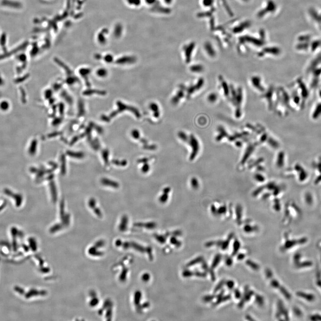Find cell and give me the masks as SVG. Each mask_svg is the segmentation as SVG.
I'll list each match as a JSON object with an SVG mask.
<instances>
[{
  "mask_svg": "<svg viewBox=\"0 0 321 321\" xmlns=\"http://www.w3.org/2000/svg\"><path fill=\"white\" fill-rule=\"evenodd\" d=\"M93 210H94V212H95V214H96L98 216L100 217H102V212H101V211H100V209L99 208H95L93 209Z\"/></svg>",
  "mask_w": 321,
  "mask_h": 321,
  "instance_id": "28",
  "label": "cell"
},
{
  "mask_svg": "<svg viewBox=\"0 0 321 321\" xmlns=\"http://www.w3.org/2000/svg\"><path fill=\"white\" fill-rule=\"evenodd\" d=\"M149 170H150V166L149 165L148 163L147 162L144 163L142 168H141L142 172H143V173H148L149 171Z\"/></svg>",
  "mask_w": 321,
  "mask_h": 321,
  "instance_id": "26",
  "label": "cell"
},
{
  "mask_svg": "<svg viewBox=\"0 0 321 321\" xmlns=\"http://www.w3.org/2000/svg\"><path fill=\"white\" fill-rule=\"evenodd\" d=\"M117 105L118 106V110L115 111L113 113V114L112 115V116H115L118 113L123 112L125 110H128V111L133 113L137 118L139 119L141 117V114L140 113V111H139L138 109L135 107L128 105L124 104V103L120 102V101L118 102Z\"/></svg>",
  "mask_w": 321,
  "mask_h": 321,
  "instance_id": "2",
  "label": "cell"
},
{
  "mask_svg": "<svg viewBox=\"0 0 321 321\" xmlns=\"http://www.w3.org/2000/svg\"><path fill=\"white\" fill-rule=\"evenodd\" d=\"M275 90L273 88H269L268 91L262 95V97L268 103V108L272 109L273 108L274 102H275Z\"/></svg>",
  "mask_w": 321,
  "mask_h": 321,
  "instance_id": "6",
  "label": "cell"
},
{
  "mask_svg": "<svg viewBox=\"0 0 321 321\" xmlns=\"http://www.w3.org/2000/svg\"><path fill=\"white\" fill-rule=\"evenodd\" d=\"M135 226L139 227L143 226L146 227V228H149V229H153V228L155 227L156 224L154 223V222H149V223H146V224L138 223V224H135Z\"/></svg>",
  "mask_w": 321,
  "mask_h": 321,
  "instance_id": "19",
  "label": "cell"
},
{
  "mask_svg": "<svg viewBox=\"0 0 321 321\" xmlns=\"http://www.w3.org/2000/svg\"><path fill=\"white\" fill-rule=\"evenodd\" d=\"M66 154L69 156L71 157L72 158H76V159H82L84 157V154L82 152H75V151H66Z\"/></svg>",
  "mask_w": 321,
  "mask_h": 321,
  "instance_id": "12",
  "label": "cell"
},
{
  "mask_svg": "<svg viewBox=\"0 0 321 321\" xmlns=\"http://www.w3.org/2000/svg\"><path fill=\"white\" fill-rule=\"evenodd\" d=\"M219 91L224 97L228 99L230 92V86H229L226 81L222 77L219 78Z\"/></svg>",
  "mask_w": 321,
  "mask_h": 321,
  "instance_id": "5",
  "label": "cell"
},
{
  "mask_svg": "<svg viewBox=\"0 0 321 321\" xmlns=\"http://www.w3.org/2000/svg\"><path fill=\"white\" fill-rule=\"evenodd\" d=\"M169 194L167 192H162V194L159 198V201L162 203H165L168 200Z\"/></svg>",
  "mask_w": 321,
  "mask_h": 321,
  "instance_id": "21",
  "label": "cell"
},
{
  "mask_svg": "<svg viewBox=\"0 0 321 321\" xmlns=\"http://www.w3.org/2000/svg\"><path fill=\"white\" fill-rule=\"evenodd\" d=\"M190 69L191 72H194V73H200L203 72L204 68L202 65L196 64L191 66Z\"/></svg>",
  "mask_w": 321,
  "mask_h": 321,
  "instance_id": "14",
  "label": "cell"
},
{
  "mask_svg": "<svg viewBox=\"0 0 321 321\" xmlns=\"http://www.w3.org/2000/svg\"><path fill=\"white\" fill-rule=\"evenodd\" d=\"M149 159L148 158L144 157V158H141V159H139V160H138V162L139 163H143V164H144V163L148 162L149 161Z\"/></svg>",
  "mask_w": 321,
  "mask_h": 321,
  "instance_id": "29",
  "label": "cell"
},
{
  "mask_svg": "<svg viewBox=\"0 0 321 321\" xmlns=\"http://www.w3.org/2000/svg\"><path fill=\"white\" fill-rule=\"evenodd\" d=\"M142 278H143V280H144L147 281L149 279V276L148 274H144Z\"/></svg>",
  "mask_w": 321,
  "mask_h": 321,
  "instance_id": "30",
  "label": "cell"
},
{
  "mask_svg": "<svg viewBox=\"0 0 321 321\" xmlns=\"http://www.w3.org/2000/svg\"><path fill=\"white\" fill-rule=\"evenodd\" d=\"M109 151L107 149H104L102 152V156L105 165H107L109 162Z\"/></svg>",
  "mask_w": 321,
  "mask_h": 321,
  "instance_id": "18",
  "label": "cell"
},
{
  "mask_svg": "<svg viewBox=\"0 0 321 321\" xmlns=\"http://www.w3.org/2000/svg\"><path fill=\"white\" fill-rule=\"evenodd\" d=\"M177 136L182 141L187 142L188 141V136L183 131H180V132H178V133H177Z\"/></svg>",
  "mask_w": 321,
  "mask_h": 321,
  "instance_id": "20",
  "label": "cell"
},
{
  "mask_svg": "<svg viewBox=\"0 0 321 321\" xmlns=\"http://www.w3.org/2000/svg\"><path fill=\"white\" fill-rule=\"evenodd\" d=\"M204 84V80L202 78H200L195 84L190 86L189 87H187L186 91L187 92V97L189 98L192 94L200 90L203 86Z\"/></svg>",
  "mask_w": 321,
  "mask_h": 321,
  "instance_id": "4",
  "label": "cell"
},
{
  "mask_svg": "<svg viewBox=\"0 0 321 321\" xmlns=\"http://www.w3.org/2000/svg\"><path fill=\"white\" fill-rule=\"evenodd\" d=\"M128 222V217L126 215H124L122 217V219H121V223L120 224V229L121 230L123 231L125 230L126 229L127 226Z\"/></svg>",
  "mask_w": 321,
  "mask_h": 321,
  "instance_id": "15",
  "label": "cell"
},
{
  "mask_svg": "<svg viewBox=\"0 0 321 321\" xmlns=\"http://www.w3.org/2000/svg\"><path fill=\"white\" fill-rule=\"evenodd\" d=\"M50 188L52 200L53 202H56L57 199V193L56 187L54 182H50Z\"/></svg>",
  "mask_w": 321,
  "mask_h": 321,
  "instance_id": "11",
  "label": "cell"
},
{
  "mask_svg": "<svg viewBox=\"0 0 321 321\" xmlns=\"http://www.w3.org/2000/svg\"><path fill=\"white\" fill-rule=\"evenodd\" d=\"M136 59L133 57H126L119 59L117 63L119 64L133 63L135 62Z\"/></svg>",
  "mask_w": 321,
  "mask_h": 321,
  "instance_id": "13",
  "label": "cell"
},
{
  "mask_svg": "<svg viewBox=\"0 0 321 321\" xmlns=\"http://www.w3.org/2000/svg\"><path fill=\"white\" fill-rule=\"evenodd\" d=\"M131 136L136 140H139L140 138V133L137 129H134L131 131Z\"/></svg>",
  "mask_w": 321,
  "mask_h": 321,
  "instance_id": "22",
  "label": "cell"
},
{
  "mask_svg": "<svg viewBox=\"0 0 321 321\" xmlns=\"http://www.w3.org/2000/svg\"><path fill=\"white\" fill-rule=\"evenodd\" d=\"M149 108L153 112V115L155 118H157L160 117V110L157 104L154 102H152L149 104Z\"/></svg>",
  "mask_w": 321,
  "mask_h": 321,
  "instance_id": "10",
  "label": "cell"
},
{
  "mask_svg": "<svg viewBox=\"0 0 321 321\" xmlns=\"http://www.w3.org/2000/svg\"><path fill=\"white\" fill-rule=\"evenodd\" d=\"M251 84L256 90L261 92L265 91V87L262 84V80L261 78L258 76H253L251 78Z\"/></svg>",
  "mask_w": 321,
  "mask_h": 321,
  "instance_id": "7",
  "label": "cell"
},
{
  "mask_svg": "<svg viewBox=\"0 0 321 321\" xmlns=\"http://www.w3.org/2000/svg\"><path fill=\"white\" fill-rule=\"evenodd\" d=\"M243 92L241 87L235 88L234 87L230 86V92L228 99H230L232 103L236 106L237 108L236 109V114L237 116H240L241 112L240 107L243 102Z\"/></svg>",
  "mask_w": 321,
  "mask_h": 321,
  "instance_id": "1",
  "label": "cell"
},
{
  "mask_svg": "<svg viewBox=\"0 0 321 321\" xmlns=\"http://www.w3.org/2000/svg\"><path fill=\"white\" fill-rule=\"evenodd\" d=\"M88 206L91 208L94 209V208H96V201L95 199L94 198H91L89 199L88 201Z\"/></svg>",
  "mask_w": 321,
  "mask_h": 321,
  "instance_id": "25",
  "label": "cell"
},
{
  "mask_svg": "<svg viewBox=\"0 0 321 321\" xmlns=\"http://www.w3.org/2000/svg\"><path fill=\"white\" fill-rule=\"evenodd\" d=\"M191 187L194 189H197L198 187V183L197 179L195 177H193L190 181Z\"/></svg>",
  "mask_w": 321,
  "mask_h": 321,
  "instance_id": "24",
  "label": "cell"
},
{
  "mask_svg": "<svg viewBox=\"0 0 321 321\" xmlns=\"http://www.w3.org/2000/svg\"><path fill=\"white\" fill-rule=\"evenodd\" d=\"M112 163L117 166H122V167L126 166L127 164V162L126 160H122L120 161L119 160H114L112 161Z\"/></svg>",
  "mask_w": 321,
  "mask_h": 321,
  "instance_id": "23",
  "label": "cell"
},
{
  "mask_svg": "<svg viewBox=\"0 0 321 321\" xmlns=\"http://www.w3.org/2000/svg\"><path fill=\"white\" fill-rule=\"evenodd\" d=\"M187 142L190 146L192 149L191 154L190 156V159L192 161L195 159L198 153L199 148V143L196 138L193 134H191L189 136L188 141Z\"/></svg>",
  "mask_w": 321,
  "mask_h": 321,
  "instance_id": "3",
  "label": "cell"
},
{
  "mask_svg": "<svg viewBox=\"0 0 321 321\" xmlns=\"http://www.w3.org/2000/svg\"><path fill=\"white\" fill-rule=\"evenodd\" d=\"M218 99L217 94L215 92H212L208 96V100L209 102L211 103H214L216 102Z\"/></svg>",
  "mask_w": 321,
  "mask_h": 321,
  "instance_id": "17",
  "label": "cell"
},
{
  "mask_svg": "<svg viewBox=\"0 0 321 321\" xmlns=\"http://www.w3.org/2000/svg\"><path fill=\"white\" fill-rule=\"evenodd\" d=\"M135 303L136 305L139 304V301L140 300L141 297V294L140 292H137L136 294H135Z\"/></svg>",
  "mask_w": 321,
  "mask_h": 321,
  "instance_id": "27",
  "label": "cell"
},
{
  "mask_svg": "<svg viewBox=\"0 0 321 321\" xmlns=\"http://www.w3.org/2000/svg\"><path fill=\"white\" fill-rule=\"evenodd\" d=\"M179 90H178L176 94L171 99V102L174 105H176L179 103L181 99L184 97V91L186 90V87L183 85H180Z\"/></svg>",
  "mask_w": 321,
  "mask_h": 321,
  "instance_id": "8",
  "label": "cell"
},
{
  "mask_svg": "<svg viewBox=\"0 0 321 321\" xmlns=\"http://www.w3.org/2000/svg\"><path fill=\"white\" fill-rule=\"evenodd\" d=\"M61 174L63 175L66 172V162L65 156L62 155L61 157Z\"/></svg>",
  "mask_w": 321,
  "mask_h": 321,
  "instance_id": "16",
  "label": "cell"
},
{
  "mask_svg": "<svg viewBox=\"0 0 321 321\" xmlns=\"http://www.w3.org/2000/svg\"><path fill=\"white\" fill-rule=\"evenodd\" d=\"M100 182L102 185L107 187H111L114 188H118L120 187L118 183L107 178H102L100 180Z\"/></svg>",
  "mask_w": 321,
  "mask_h": 321,
  "instance_id": "9",
  "label": "cell"
}]
</instances>
